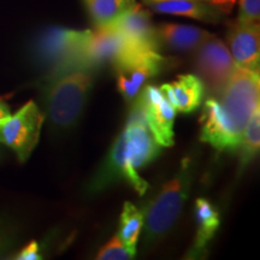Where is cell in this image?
Returning a JSON list of instances; mask_svg holds the SVG:
<instances>
[{
  "instance_id": "6da1fadb",
  "label": "cell",
  "mask_w": 260,
  "mask_h": 260,
  "mask_svg": "<svg viewBox=\"0 0 260 260\" xmlns=\"http://www.w3.org/2000/svg\"><path fill=\"white\" fill-rule=\"evenodd\" d=\"M160 153V145L146 124L140 104L132 103L128 121L123 132L117 136L106 158L90 178L87 191L89 194L102 193L117 182H126L144 195L149 184L140 176L139 170L152 162Z\"/></svg>"
},
{
  "instance_id": "7a4b0ae2",
  "label": "cell",
  "mask_w": 260,
  "mask_h": 260,
  "mask_svg": "<svg viewBox=\"0 0 260 260\" xmlns=\"http://www.w3.org/2000/svg\"><path fill=\"white\" fill-rule=\"evenodd\" d=\"M99 68L80 59L44 74L39 87L45 115L57 133H68L79 124L88 103Z\"/></svg>"
},
{
  "instance_id": "3957f363",
  "label": "cell",
  "mask_w": 260,
  "mask_h": 260,
  "mask_svg": "<svg viewBox=\"0 0 260 260\" xmlns=\"http://www.w3.org/2000/svg\"><path fill=\"white\" fill-rule=\"evenodd\" d=\"M195 164L189 158L182 161L180 170L149 201L145 212L144 247L149 248L170 232L189 197L195 177Z\"/></svg>"
},
{
  "instance_id": "277c9868",
  "label": "cell",
  "mask_w": 260,
  "mask_h": 260,
  "mask_svg": "<svg viewBox=\"0 0 260 260\" xmlns=\"http://www.w3.org/2000/svg\"><path fill=\"white\" fill-rule=\"evenodd\" d=\"M175 64L176 60L162 56L159 51L135 47L126 42L124 50L111 65L119 93L126 103L132 104L148 80Z\"/></svg>"
},
{
  "instance_id": "5b68a950",
  "label": "cell",
  "mask_w": 260,
  "mask_h": 260,
  "mask_svg": "<svg viewBox=\"0 0 260 260\" xmlns=\"http://www.w3.org/2000/svg\"><path fill=\"white\" fill-rule=\"evenodd\" d=\"M259 73L237 67L217 95L224 118L240 141L249 118L259 107Z\"/></svg>"
},
{
  "instance_id": "8992f818",
  "label": "cell",
  "mask_w": 260,
  "mask_h": 260,
  "mask_svg": "<svg viewBox=\"0 0 260 260\" xmlns=\"http://www.w3.org/2000/svg\"><path fill=\"white\" fill-rule=\"evenodd\" d=\"M89 34L90 30L47 28L32 45V58L45 73L74 60L84 59Z\"/></svg>"
},
{
  "instance_id": "52a82bcc",
  "label": "cell",
  "mask_w": 260,
  "mask_h": 260,
  "mask_svg": "<svg viewBox=\"0 0 260 260\" xmlns=\"http://www.w3.org/2000/svg\"><path fill=\"white\" fill-rule=\"evenodd\" d=\"M45 115L32 100L14 115L0 119V144L12 149L18 160L24 162L40 140Z\"/></svg>"
},
{
  "instance_id": "ba28073f",
  "label": "cell",
  "mask_w": 260,
  "mask_h": 260,
  "mask_svg": "<svg viewBox=\"0 0 260 260\" xmlns=\"http://www.w3.org/2000/svg\"><path fill=\"white\" fill-rule=\"evenodd\" d=\"M194 52V68L198 77L211 93L218 95L236 69L229 48L220 39L212 35Z\"/></svg>"
},
{
  "instance_id": "9c48e42d",
  "label": "cell",
  "mask_w": 260,
  "mask_h": 260,
  "mask_svg": "<svg viewBox=\"0 0 260 260\" xmlns=\"http://www.w3.org/2000/svg\"><path fill=\"white\" fill-rule=\"evenodd\" d=\"M135 100L141 106L146 124L155 141L164 147H171L174 145L176 110L162 95L161 90L152 84H146Z\"/></svg>"
},
{
  "instance_id": "30bf717a",
  "label": "cell",
  "mask_w": 260,
  "mask_h": 260,
  "mask_svg": "<svg viewBox=\"0 0 260 260\" xmlns=\"http://www.w3.org/2000/svg\"><path fill=\"white\" fill-rule=\"evenodd\" d=\"M228 45L236 67L259 73L260 27L259 23L235 21L228 31Z\"/></svg>"
},
{
  "instance_id": "8fae6325",
  "label": "cell",
  "mask_w": 260,
  "mask_h": 260,
  "mask_svg": "<svg viewBox=\"0 0 260 260\" xmlns=\"http://www.w3.org/2000/svg\"><path fill=\"white\" fill-rule=\"evenodd\" d=\"M200 140L218 152H236L240 140L232 132L224 118L217 98H209L204 104L200 117Z\"/></svg>"
},
{
  "instance_id": "7c38bea8",
  "label": "cell",
  "mask_w": 260,
  "mask_h": 260,
  "mask_svg": "<svg viewBox=\"0 0 260 260\" xmlns=\"http://www.w3.org/2000/svg\"><path fill=\"white\" fill-rule=\"evenodd\" d=\"M235 2L214 0H171L149 5L154 12L188 17L206 23H218L230 12Z\"/></svg>"
},
{
  "instance_id": "4fadbf2b",
  "label": "cell",
  "mask_w": 260,
  "mask_h": 260,
  "mask_svg": "<svg viewBox=\"0 0 260 260\" xmlns=\"http://www.w3.org/2000/svg\"><path fill=\"white\" fill-rule=\"evenodd\" d=\"M111 27L121 32L122 37L132 46L155 51L160 50L157 27L152 23L151 14L139 4L132 11L123 15Z\"/></svg>"
},
{
  "instance_id": "5bb4252c",
  "label": "cell",
  "mask_w": 260,
  "mask_h": 260,
  "mask_svg": "<svg viewBox=\"0 0 260 260\" xmlns=\"http://www.w3.org/2000/svg\"><path fill=\"white\" fill-rule=\"evenodd\" d=\"M162 95L176 110V112H194L203 102L206 87L203 81L195 75H180L170 83H164L159 87Z\"/></svg>"
},
{
  "instance_id": "9a60e30c",
  "label": "cell",
  "mask_w": 260,
  "mask_h": 260,
  "mask_svg": "<svg viewBox=\"0 0 260 260\" xmlns=\"http://www.w3.org/2000/svg\"><path fill=\"white\" fill-rule=\"evenodd\" d=\"M125 45V39L115 28L94 29L90 30L87 41L84 59L96 68L106 63L112 64L124 50Z\"/></svg>"
},
{
  "instance_id": "2e32d148",
  "label": "cell",
  "mask_w": 260,
  "mask_h": 260,
  "mask_svg": "<svg viewBox=\"0 0 260 260\" xmlns=\"http://www.w3.org/2000/svg\"><path fill=\"white\" fill-rule=\"evenodd\" d=\"M194 214L197 234H195L193 246L187 253L188 259H200L207 254V247L216 235L220 223L218 210L204 198L195 201Z\"/></svg>"
},
{
  "instance_id": "e0dca14e",
  "label": "cell",
  "mask_w": 260,
  "mask_h": 260,
  "mask_svg": "<svg viewBox=\"0 0 260 260\" xmlns=\"http://www.w3.org/2000/svg\"><path fill=\"white\" fill-rule=\"evenodd\" d=\"M159 46L177 52H194L213 34L204 29L176 23H164L157 27Z\"/></svg>"
},
{
  "instance_id": "ac0fdd59",
  "label": "cell",
  "mask_w": 260,
  "mask_h": 260,
  "mask_svg": "<svg viewBox=\"0 0 260 260\" xmlns=\"http://www.w3.org/2000/svg\"><path fill=\"white\" fill-rule=\"evenodd\" d=\"M95 29L111 27L138 5L136 0H81Z\"/></svg>"
},
{
  "instance_id": "d6986e66",
  "label": "cell",
  "mask_w": 260,
  "mask_h": 260,
  "mask_svg": "<svg viewBox=\"0 0 260 260\" xmlns=\"http://www.w3.org/2000/svg\"><path fill=\"white\" fill-rule=\"evenodd\" d=\"M145 222L144 210H140L133 203L126 201L119 218V229L117 235L122 240L126 248L133 254H136L140 234L142 232Z\"/></svg>"
},
{
  "instance_id": "ffe728a7",
  "label": "cell",
  "mask_w": 260,
  "mask_h": 260,
  "mask_svg": "<svg viewBox=\"0 0 260 260\" xmlns=\"http://www.w3.org/2000/svg\"><path fill=\"white\" fill-rule=\"evenodd\" d=\"M260 145V111L256 107L255 111L247 123L243 134L237 147V153L240 158V168L243 169L248 165V162L253 160L256 153L259 152Z\"/></svg>"
},
{
  "instance_id": "44dd1931",
  "label": "cell",
  "mask_w": 260,
  "mask_h": 260,
  "mask_svg": "<svg viewBox=\"0 0 260 260\" xmlns=\"http://www.w3.org/2000/svg\"><path fill=\"white\" fill-rule=\"evenodd\" d=\"M21 237L18 223L12 217L0 214V259H9Z\"/></svg>"
},
{
  "instance_id": "7402d4cb",
  "label": "cell",
  "mask_w": 260,
  "mask_h": 260,
  "mask_svg": "<svg viewBox=\"0 0 260 260\" xmlns=\"http://www.w3.org/2000/svg\"><path fill=\"white\" fill-rule=\"evenodd\" d=\"M134 254L126 248L118 235H115L98 252V260H129L134 258Z\"/></svg>"
},
{
  "instance_id": "603a6c76",
  "label": "cell",
  "mask_w": 260,
  "mask_h": 260,
  "mask_svg": "<svg viewBox=\"0 0 260 260\" xmlns=\"http://www.w3.org/2000/svg\"><path fill=\"white\" fill-rule=\"evenodd\" d=\"M260 0H240L239 16L236 21L242 23H259Z\"/></svg>"
},
{
  "instance_id": "cb8c5ba5",
  "label": "cell",
  "mask_w": 260,
  "mask_h": 260,
  "mask_svg": "<svg viewBox=\"0 0 260 260\" xmlns=\"http://www.w3.org/2000/svg\"><path fill=\"white\" fill-rule=\"evenodd\" d=\"M10 259L16 260H40L44 258V254L41 252L40 243L37 241H30L27 243L23 248H21L17 253H14Z\"/></svg>"
},
{
  "instance_id": "d4e9b609",
  "label": "cell",
  "mask_w": 260,
  "mask_h": 260,
  "mask_svg": "<svg viewBox=\"0 0 260 260\" xmlns=\"http://www.w3.org/2000/svg\"><path fill=\"white\" fill-rule=\"evenodd\" d=\"M10 96H11V94H10V95L0 96V119L5 118V117H8L10 113H11L8 104V99Z\"/></svg>"
},
{
  "instance_id": "484cf974",
  "label": "cell",
  "mask_w": 260,
  "mask_h": 260,
  "mask_svg": "<svg viewBox=\"0 0 260 260\" xmlns=\"http://www.w3.org/2000/svg\"><path fill=\"white\" fill-rule=\"evenodd\" d=\"M146 5L149 6L152 4H157V3H161V2H171V0H142ZM214 2H235V0H214Z\"/></svg>"
},
{
  "instance_id": "4316f807",
  "label": "cell",
  "mask_w": 260,
  "mask_h": 260,
  "mask_svg": "<svg viewBox=\"0 0 260 260\" xmlns=\"http://www.w3.org/2000/svg\"><path fill=\"white\" fill-rule=\"evenodd\" d=\"M2 157H3V153H2V151H0V159H2Z\"/></svg>"
}]
</instances>
